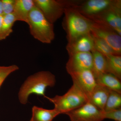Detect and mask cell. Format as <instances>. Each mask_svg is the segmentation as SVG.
Segmentation results:
<instances>
[{
	"instance_id": "1",
	"label": "cell",
	"mask_w": 121,
	"mask_h": 121,
	"mask_svg": "<svg viewBox=\"0 0 121 121\" xmlns=\"http://www.w3.org/2000/svg\"><path fill=\"white\" fill-rule=\"evenodd\" d=\"M64 15L63 26L66 33L68 43L91 33L93 21L85 17L72 6L65 8Z\"/></svg>"
},
{
	"instance_id": "2",
	"label": "cell",
	"mask_w": 121,
	"mask_h": 121,
	"mask_svg": "<svg viewBox=\"0 0 121 121\" xmlns=\"http://www.w3.org/2000/svg\"><path fill=\"white\" fill-rule=\"evenodd\" d=\"M56 82L55 76L50 71H41L27 78L20 89L19 99L21 104L27 103L31 94L46 97L45 92L48 86H54Z\"/></svg>"
},
{
	"instance_id": "3",
	"label": "cell",
	"mask_w": 121,
	"mask_h": 121,
	"mask_svg": "<svg viewBox=\"0 0 121 121\" xmlns=\"http://www.w3.org/2000/svg\"><path fill=\"white\" fill-rule=\"evenodd\" d=\"M27 24L31 35L40 42L50 44L55 39L54 24L47 20L35 5L29 13Z\"/></svg>"
},
{
	"instance_id": "4",
	"label": "cell",
	"mask_w": 121,
	"mask_h": 121,
	"mask_svg": "<svg viewBox=\"0 0 121 121\" xmlns=\"http://www.w3.org/2000/svg\"><path fill=\"white\" fill-rule=\"evenodd\" d=\"M54 104L55 109L60 114L66 113L80 107L89 101L86 95L76 84H73L67 92L62 95L50 98L46 97Z\"/></svg>"
},
{
	"instance_id": "5",
	"label": "cell",
	"mask_w": 121,
	"mask_h": 121,
	"mask_svg": "<svg viewBox=\"0 0 121 121\" xmlns=\"http://www.w3.org/2000/svg\"><path fill=\"white\" fill-rule=\"evenodd\" d=\"M121 1L119 0H80L77 4L72 7L85 17L93 21Z\"/></svg>"
},
{
	"instance_id": "6",
	"label": "cell",
	"mask_w": 121,
	"mask_h": 121,
	"mask_svg": "<svg viewBox=\"0 0 121 121\" xmlns=\"http://www.w3.org/2000/svg\"><path fill=\"white\" fill-rule=\"evenodd\" d=\"M35 6L51 23L53 24L64 14L65 8L73 5L75 1L33 0Z\"/></svg>"
},
{
	"instance_id": "7",
	"label": "cell",
	"mask_w": 121,
	"mask_h": 121,
	"mask_svg": "<svg viewBox=\"0 0 121 121\" xmlns=\"http://www.w3.org/2000/svg\"><path fill=\"white\" fill-rule=\"evenodd\" d=\"M91 33L104 40L118 55H121V36L110 26L99 21H93Z\"/></svg>"
},
{
	"instance_id": "8",
	"label": "cell",
	"mask_w": 121,
	"mask_h": 121,
	"mask_svg": "<svg viewBox=\"0 0 121 121\" xmlns=\"http://www.w3.org/2000/svg\"><path fill=\"white\" fill-rule=\"evenodd\" d=\"M66 114L69 116L71 121H102L105 119L104 111L99 110L89 101Z\"/></svg>"
},
{
	"instance_id": "9",
	"label": "cell",
	"mask_w": 121,
	"mask_h": 121,
	"mask_svg": "<svg viewBox=\"0 0 121 121\" xmlns=\"http://www.w3.org/2000/svg\"><path fill=\"white\" fill-rule=\"evenodd\" d=\"M71 76L73 83L76 84L86 95L88 98L97 84L92 70L86 69L68 72Z\"/></svg>"
},
{
	"instance_id": "10",
	"label": "cell",
	"mask_w": 121,
	"mask_h": 121,
	"mask_svg": "<svg viewBox=\"0 0 121 121\" xmlns=\"http://www.w3.org/2000/svg\"><path fill=\"white\" fill-rule=\"evenodd\" d=\"M93 65V55L91 52H78L69 55L66 68L68 72L86 69L92 70Z\"/></svg>"
},
{
	"instance_id": "11",
	"label": "cell",
	"mask_w": 121,
	"mask_h": 121,
	"mask_svg": "<svg viewBox=\"0 0 121 121\" xmlns=\"http://www.w3.org/2000/svg\"><path fill=\"white\" fill-rule=\"evenodd\" d=\"M93 21L103 22L121 36V1Z\"/></svg>"
},
{
	"instance_id": "12",
	"label": "cell",
	"mask_w": 121,
	"mask_h": 121,
	"mask_svg": "<svg viewBox=\"0 0 121 121\" xmlns=\"http://www.w3.org/2000/svg\"><path fill=\"white\" fill-rule=\"evenodd\" d=\"M66 49L69 55L76 52H91L94 49V46L91 33L68 43Z\"/></svg>"
},
{
	"instance_id": "13",
	"label": "cell",
	"mask_w": 121,
	"mask_h": 121,
	"mask_svg": "<svg viewBox=\"0 0 121 121\" xmlns=\"http://www.w3.org/2000/svg\"><path fill=\"white\" fill-rule=\"evenodd\" d=\"M110 90L97 84L91 94L89 101L100 110L104 111Z\"/></svg>"
},
{
	"instance_id": "14",
	"label": "cell",
	"mask_w": 121,
	"mask_h": 121,
	"mask_svg": "<svg viewBox=\"0 0 121 121\" xmlns=\"http://www.w3.org/2000/svg\"><path fill=\"white\" fill-rule=\"evenodd\" d=\"M35 6L33 0H16L13 13L17 21L27 23L29 15Z\"/></svg>"
},
{
	"instance_id": "15",
	"label": "cell",
	"mask_w": 121,
	"mask_h": 121,
	"mask_svg": "<svg viewBox=\"0 0 121 121\" xmlns=\"http://www.w3.org/2000/svg\"><path fill=\"white\" fill-rule=\"evenodd\" d=\"M96 80L97 84L121 94V80L112 74L106 73L102 74L96 78Z\"/></svg>"
},
{
	"instance_id": "16",
	"label": "cell",
	"mask_w": 121,
	"mask_h": 121,
	"mask_svg": "<svg viewBox=\"0 0 121 121\" xmlns=\"http://www.w3.org/2000/svg\"><path fill=\"white\" fill-rule=\"evenodd\" d=\"M60 113L54 108L46 109L34 106L32 108V117L30 121H52Z\"/></svg>"
},
{
	"instance_id": "17",
	"label": "cell",
	"mask_w": 121,
	"mask_h": 121,
	"mask_svg": "<svg viewBox=\"0 0 121 121\" xmlns=\"http://www.w3.org/2000/svg\"><path fill=\"white\" fill-rule=\"evenodd\" d=\"M91 52L93 58L92 70L95 78L102 74L108 73L107 61L106 56L94 49Z\"/></svg>"
},
{
	"instance_id": "18",
	"label": "cell",
	"mask_w": 121,
	"mask_h": 121,
	"mask_svg": "<svg viewBox=\"0 0 121 121\" xmlns=\"http://www.w3.org/2000/svg\"><path fill=\"white\" fill-rule=\"evenodd\" d=\"M107 61V72L121 79V56L114 55L106 56Z\"/></svg>"
},
{
	"instance_id": "19",
	"label": "cell",
	"mask_w": 121,
	"mask_h": 121,
	"mask_svg": "<svg viewBox=\"0 0 121 121\" xmlns=\"http://www.w3.org/2000/svg\"><path fill=\"white\" fill-rule=\"evenodd\" d=\"M17 21L13 13L3 16L1 40L5 39L13 32V27Z\"/></svg>"
},
{
	"instance_id": "20",
	"label": "cell",
	"mask_w": 121,
	"mask_h": 121,
	"mask_svg": "<svg viewBox=\"0 0 121 121\" xmlns=\"http://www.w3.org/2000/svg\"><path fill=\"white\" fill-rule=\"evenodd\" d=\"M91 34L94 41V49L106 57L111 55H118L105 40L94 35L91 33Z\"/></svg>"
},
{
	"instance_id": "21",
	"label": "cell",
	"mask_w": 121,
	"mask_h": 121,
	"mask_svg": "<svg viewBox=\"0 0 121 121\" xmlns=\"http://www.w3.org/2000/svg\"><path fill=\"white\" fill-rule=\"evenodd\" d=\"M121 94L110 90L105 108L104 112L121 108Z\"/></svg>"
},
{
	"instance_id": "22",
	"label": "cell",
	"mask_w": 121,
	"mask_h": 121,
	"mask_svg": "<svg viewBox=\"0 0 121 121\" xmlns=\"http://www.w3.org/2000/svg\"><path fill=\"white\" fill-rule=\"evenodd\" d=\"M17 65H13L8 66H0V88L6 78L11 73L19 69Z\"/></svg>"
},
{
	"instance_id": "23",
	"label": "cell",
	"mask_w": 121,
	"mask_h": 121,
	"mask_svg": "<svg viewBox=\"0 0 121 121\" xmlns=\"http://www.w3.org/2000/svg\"><path fill=\"white\" fill-rule=\"evenodd\" d=\"M104 119H109L115 121H121V108L104 112Z\"/></svg>"
},
{
	"instance_id": "24",
	"label": "cell",
	"mask_w": 121,
	"mask_h": 121,
	"mask_svg": "<svg viewBox=\"0 0 121 121\" xmlns=\"http://www.w3.org/2000/svg\"><path fill=\"white\" fill-rule=\"evenodd\" d=\"M4 15L13 13L16 0H2Z\"/></svg>"
},
{
	"instance_id": "25",
	"label": "cell",
	"mask_w": 121,
	"mask_h": 121,
	"mask_svg": "<svg viewBox=\"0 0 121 121\" xmlns=\"http://www.w3.org/2000/svg\"><path fill=\"white\" fill-rule=\"evenodd\" d=\"M3 16H0V40H1V29H2V21L3 19Z\"/></svg>"
},
{
	"instance_id": "26",
	"label": "cell",
	"mask_w": 121,
	"mask_h": 121,
	"mask_svg": "<svg viewBox=\"0 0 121 121\" xmlns=\"http://www.w3.org/2000/svg\"><path fill=\"white\" fill-rule=\"evenodd\" d=\"M4 15L2 0H0V16Z\"/></svg>"
}]
</instances>
